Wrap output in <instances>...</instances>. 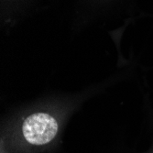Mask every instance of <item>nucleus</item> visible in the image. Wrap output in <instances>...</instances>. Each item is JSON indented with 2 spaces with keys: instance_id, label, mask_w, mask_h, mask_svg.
Returning a JSON list of instances; mask_svg holds the SVG:
<instances>
[{
  "instance_id": "1",
  "label": "nucleus",
  "mask_w": 153,
  "mask_h": 153,
  "mask_svg": "<svg viewBox=\"0 0 153 153\" xmlns=\"http://www.w3.org/2000/svg\"><path fill=\"white\" fill-rule=\"evenodd\" d=\"M26 140L34 145H43L51 141L58 131V124L51 116L45 113L33 114L22 126Z\"/></svg>"
}]
</instances>
